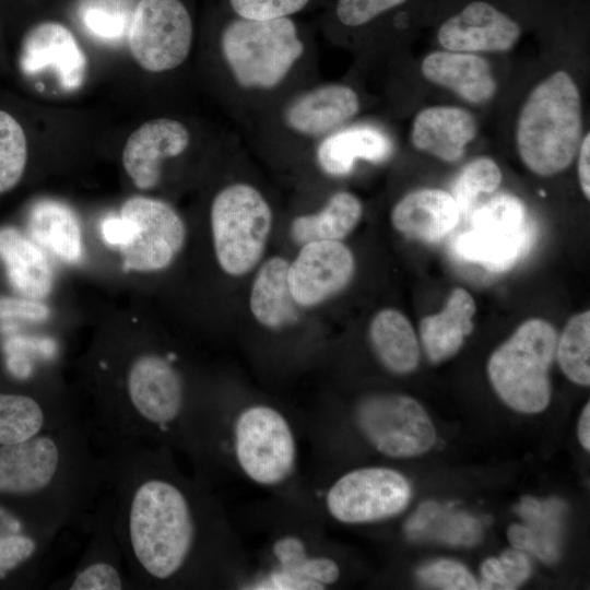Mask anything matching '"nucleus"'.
<instances>
[{
    "mask_svg": "<svg viewBox=\"0 0 590 590\" xmlns=\"http://www.w3.org/2000/svg\"><path fill=\"white\" fill-rule=\"evenodd\" d=\"M102 500L133 589L232 586L241 563L208 483L185 475L166 446L99 448Z\"/></svg>",
    "mask_w": 590,
    "mask_h": 590,
    "instance_id": "1",
    "label": "nucleus"
},
{
    "mask_svg": "<svg viewBox=\"0 0 590 590\" xmlns=\"http://www.w3.org/2000/svg\"><path fill=\"white\" fill-rule=\"evenodd\" d=\"M103 479L101 452L83 417L0 446V497L22 502L24 522L52 536L69 526L88 530Z\"/></svg>",
    "mask_w": 590,
    "mask_h": 590,
    "instance_id": "2",
    "label": "nucleus"
},
{
    "mask_svg": "<svg viewBox=\"0 0 590 590\" xmlns=\"http://www.w3.org/2000/svg\"><path fill=\"white\" fill-rule=\"evenodd\" d=\"M192 434L191 459L201 470V477L216 463H224L250 483L270 491H286L296 481V427L272 403L248 402L226 416L198 405Z\"/></svg>",
    "mask_w": 590,
    "mask_h": 590,
    "instance_id": "3",
    "label": "nucleus"
},
{
    "mask_svg": "<svg viewBox=\"0 0 590 590\" xmlns=\"http://www.w3.org/2000/svg\"><path fill=\"white\" fill-rule=\"evenodd\" d=\"M579 90L566 71L541 81L520 111L516 142L523 164L539 176H553L575 160L581 142Z\"/></svg>",
    "mask_w": 590,
    "mask_h": 590,
    "instance_id": "4",
    "label": "nucleus"
},
{
    "mask_svg": "<svg viewBox=\"0 0 590 590\" xmlns=\"http://www.w3.org/2000/svg\"><path fill=\"white\" fill-rule=\"evenodd\" d=\"M220 45L235 81L245 88L275 87L304 52L293 16L250 20L231 12L223 22Z\"/></svg>",
    "mask_w": 590,
    "mask_h": 590,
    "instance_id": "5",
    "label": "nucleus"
},
{
    "mask_svg": "<svg viewBox=\"0 0 590 590\" xmlns=\"http://www.w3.org/2000/svg\"><path fill=\"white\" fill-rule=\"evenodd\" d=\"M312 522L278 528L262 548L258 564L244 568L233 587L251 590H323L341 578L339 562L323 550Z\"/></svg>",
    "mask_w": 590,
    "mask_h": 590,
    "instance_id": "6",
    "label": "nucleus"
},
{
    "mask_svg": "<svg viewBox=\"0 0 590 590\" xmlns=\"http://www.w3.org/2000/svg\"><path fill=\"white\" fill-rule=\"evenodd\" d=\"M557 332L545 319L522 322L491 355L487 374L499 398L522 413H539L551 400L550 369Z\"/></svg>",
    "mask_w": 590,
    "mask_h": 590,
    "instance_id": "7",
    "label": "nucleus"
},
{
    "mask_svg": "<svg viewBox=\"0 0 590 590\" xmlns=\"http://www.w3.org/2000/svg\"><path fill=\"white\" fill-rule=\"evenodd\" d=\"M210 223L215 258L225 274L239 278L259 264L273 215L257 188L246 182L224 187L212 201Z\"/></svg>",
    "mask_w": 590,
    "mask_h": 590,
    "instance_id": "8",
    "label": "nucleus"
},
{
    "mask_svg": "<svg viewBox=\"0 0 590 590\" xmlns=\"http://www.w3.org/2000/svg\"><path fill=\"white\" fill-rule=\"evenodd\" d=\"M412 495L409 481L387 467L346 471L314 493V504L323 515L342 524H366L401 514Z\"/></svg>",
    "mask_w": 590,
    "mask_h": 590,
    "instance_id": "9",
    "label": "nucleus"
},
{
    "mask_svg": "<svg viewBox=\"0 0 590 590\" xmlns=\"http://www.w3.org/2000/svg\"><path fill=\"white\" fill-rule=\"evenodd\" d=\"M186 235L181 216L165 201L142 196L129 198L120 209L116 243L123 269L165 270L181 251Z\"/></svg>",
    "mask_w": 590,
    "mask_h": 590,
    "instance_id": "10",
    "label": "nucleus"
},
{
    "mask_svg": "<svg viewBox=\"0 0 590 590\" xmlns=\"http://www.w3.org/2000/svg\"><path fill=\"white\" fill-rule=\"evenodd\" d=\"M532 239L523 203L512 194L500 193L473 212L471 228L456 238L455 251L465 261L502 272L528 251Z\"/></svg>",
    "mask_w": 590,
    "mask_h": 590,
    "instance_id": "11",
    "label": "nucleus"
},
{
    "mask_svg": "<svg viewBox=\"0 0 590 590\" xmlns=\"http://www.w3.org/2000/svg\"><path fill=\"white\" fill-rule=\"evenodd\" d=\"M358 433L379 453L410 458L428 451L436 440L435 427L423 406L400 393L362 397L354 405Z\"/></svg>",
    "mask_w": 590,
    "mask_h": 590,
    "instance_id": "12",
    "label": "nucleus"
},
{
    "mask_svg": "<svg viewBox=\"0 0 590 590\" xmlns=\"http://www.w3.org/2000/svg\"><path fill=\"white\" fill-rule=\"evenodd\" d=\"M193 37L191 14L182 0H139L128 30L132 57L150 72L180 66Z\"/></svg>",
    "mask_w": 590,
    "mask_h": 590,
    "instance_id": "13",
    "label": "nucleus"
},
{
    "mask_svg": "<svg viewBox=\"0 0 590 590\" xmlns=\"http://www.w3.org/2000/svg\"><path fill=\"white\" fill-rule=\"evenodd\" d=\"M288 262L287 283L296 305L314 308L341 293L352 281L355 259L342 241L315 240L300 245Z\"/></svg>",
    "mask_w": 590,
    "mask_h": 590,
    "instance_id": "14",
    "label": "nucleus"
},
{
    "mask_svg": "<svg viewBox=\"0 0 590 590\" xmlns=\"http://www.w3.org/2000/svg\"><path fill=\"white\" fill-rule=\"evenodd\" d=\"M87 531L91 532V539L78 564L70 573L52 581L49 588L62 590L133 589L102 495Z\"/></svg>",
    "mask_w": 590,
    "mask_h": 590,
    "instance_id": "15",
    "label": "nucleus"
},
{
    "mask_svg": "<svg viewBox=\"0 0 590 590\" xmlns=\"http://www.w3.org/2000/svg\"><path fill=\"white\" fill-rule=\"evenodd\" d=\"M521 36L520 25L485 1H473L447 19L438 28L441 47L460 52H503L511 49Z\"/></svg>",
    "mask_w": 590,
    "mask_h": 590,
    "instance_id": "16",
    "label": "nucleus"
},
{
    "mask_svg": "<svg viewBox=\"0 0 590 590\" xmlns=\"http://www.w3.org/2000/svg\"><path fill=\"white\" fill-rule=\"evenodd\" d=\"M20 64L28 74L50 70L67 91L80 87L86 72L85 55L72 32L51 21L38 23L25 34Z\"/></svg>",
    "mask_w": 590,
    "mask_h": 590,
    "instance_id": "17",
    "label": "nucleus"
},
{
    "mask_svg": "<svg viewBox=\"0 0 590 590\" xmlns=\"http://www.w3.org/2000/svg\"><path fill=\"white\" fill-rule=\"evenodd\" d=\"M189 142V131L180 121L151 119L128 138L122 151V166L137 188H154L161 178L162 162L180 155Z\"/></svg>",
    "mask_w": 590,
    "mask_h": 590,
    "instance_id": "18",
    "label": "nucleus"
},
{
    "mask_svg": "<svg viewBox=\"0 0 590 590\" xmlns=\"http://www.w3.org/2000/svg\"><path fill=\"white\" fill-rule=\"evenodd\" d=\"M83 417L72 404L0 390V446L14 445Z\"/></svg>",
    "mask_w": 590,
    "mask_h": 590,
    "instance_id": "19",
    "label": "nucleus"
},
{
    "mask_svg": "<svg viewBox=\"0 0 590 590\" xmlns=\"http://www.w3.org/2000/svg\"><path fill=\"white\" fill-rule=\"evenodd\" d=\"M460 210L452 194L441 189H420L401 198L391 211L396 231L410 239L436 243L458 224Z\"/></svg>",
    "mask_w": 590,
    "mask_h": 590,
    "instance_id": "20",
    "label": "nucleus"
},
{
    "mask_svg": "<svg viewBox=\"0 0 590 590\" xmlns=\"http://www.w3.org/2000/svg\"><path fill=\"white\" fill-rule=\"evenodd\" d=\"M476 132L477 123L470 111L455 106H432L415 116L411 141L417 150L455 163Z\"/></svg>",
    "mask_w": 590,
    "mask_h": 590,
    "instance_id": "21",
    "label": "nucleus"
},
{
    "mask_svg": "<svg viewBox=\"0 0 590 590\" xmlns=\"http://www.w3.org/2000/svg\"><path fill=\"white\" fill-rule=\"evenodd\" d=\"M359 99L356 92L343 84H327L306 92L285 109L284 119L290 129L304 135L327 133L357 114Z\"/></svg>",
    "mask_w": 590,
    "mask_h": 590,
    "instance_id": "22",
    "label": "nucleus"
},
{
    "mask_svg": "<svg viewBox=\"0 0 590 590\" xmlns=\"http://www.w3.org/2000/svg\"><path fill=\"white\" fill-rule=\"evenodd\" d=\"M421 70L428 81L470 103L489 101L497 90L487 60L471 52L433 51L423 59Z\"/></svg>",
    "mask_w": 590,
    "mask_h": 590,
    "instance_id": "23",
    "label": "nucleus"
},
{
    "mask_svg": "<svg viewBox=\"0 0 590 590\" xmlns=\"http://www.w3.org/2000/svg\"><path fill=\"white\" fill-rule=\"evenodd\" d=\"M0 261L10 286L21 297L39 300L50 294V263L39 246L15 227H0Z\"/></svg>",
    "mask_w": 590,
    "mask_h": 590,
    "instance_id": "24",
    "label": "nucleus"
},
{
    "mask_svg": "<svg viewBox=\"0 0 590 590\" xmlns=\"http://www.w3.org/2000/svg\"><path fill=\"white\" fill-rule=\"evenodd\" d=\"M516 510L523 523L509 527L507 535L511 545L545 563L555 562L559 555L566 505L556 498L523 497Z\"/></svg>",
    "mask_w": 590,
    "mask_h": 590,
    "instance_id": "25",
    "label": "nucleus"
},
{
    "mask_svg": "<svg viewBox=\"0 0 590 590\" xmlns=\"http://www.w3.org/2000/svg\"><path fill=\"white\" fill-rule=\"evenodd\" d=\"M288 260L272 256L258 269L249 294V308L263 328L278 331L294 324L299 307L294 302L287 283Z\"/></svg>",
    "mask_w": 590,
    "mask_h": 590,
    "instance_id": "26",
    "label": "nucleus"
},
{
    "mask_svg": "<svg viewBox=\"0 0 590 590\" xmlns=\"http://www.w3.org/2000/svg\"><path fill=\"white\" fill-rule=\"evenodd\" d=\"M475 311L472 295L462 287H456L441 311L421 320V341L430 362L446 361L461 349L473 330Z\"/></svg>",
    "mask_w": 590,
    "mask_h": 590,
    "instance_id": "27",
    "label": "nucleus"
},
{
    "mask_svg": "<svg viewBox=\"0 0 590 590\" xmlns=\"http://www.w3.org/2000/svg\"><path fill=\"white\" fill-rule=\"evenodd\" d=\"M28 237L63 262L75 263L83 252L82 231L74 211L66 203L43 199L30 210Z\"/></svg>",
    "mask_w": 590,
    "mask_h": 590,
    "instance_id": "28",
    "label": "nucleus"
},
{
    "mask_svg": "<svg viewBox=\"0 0 590 590\" xmlns=\"http://www.w3.org/2000/svg\"><path fill=\"white\" fill-rule=\"evenodd\" d=\"M392 152L390 140L370 127L345 129L326 138L316 157L321 170L332 177L349 175L357 160L370 163L386 161Z\"/></svg>",
    "mask_w": 590,
    "mask_h": 590,
    "instance_id": "29",
    "label": "nucleus"
},
{
    "mask_svg": "<svg viewBox=\"0 0 590 590\" xmlns=\"http://www.w3.org/2000/svg\"><path fill=\"white\" fill-rule=\"evenodd\" d=\"M368 339L376 358L388 371L405 375L417 367V337L401 311L393 308L379 310L370 321Z\"/></svg>",
    "mask_w": 590,
    "mask_h": 590,
    "instance_id": "30",
    "label": "nucleus"
},
{
    "mask_svg": "<svg viewBox=\"0 0 590 590\" xmlns=\"http://www.w3.org/2000/svg\"><path fill=\"white\" fill-rule=\"evenodd\" d=\"M405 534L413 541H435L457 546H471L482 535L479 520L435 502L423 503L405 522Z\"/></svg>",
    "mask_w": 590,
    "mask_h": 590,
    "instance_id": "31",
    "label": "nucleus"
},
{
    "mask_svg": "<svg viewBox=\"0 0 590 590\" xmlns=\"http://www.w3.org/2000/svg\"><path fill=\"white\" fill-rule=\"evenodd\" d=\"M363 214L359 199L349 191L333 193L323 208L295 217L291 237L299 245L315 240L342 241L358 224Z\"/></svg>",
    "mask_w": 590,
    "mask_h": 590,
    "instance_id": "32",
    "label": "nucleus"
},
{
    "mask_svg": "<svg viewBox=\"0 0 590 590\" xmlns=\"http://www.w3.org/2000/svg\"><path fill=\"white\" fill-rule=\"evenodd\" d=\"M55 538L0 507V580L34 560L39 562Z\"/></svg>",
    "mask_w": 590,
    "mask_h": 590,
    "instance_id": "33",
    "label": "nucleus"
},
{
    "mask_svg": "<svg viewBox=\"0 0 590 590\" xmlns=\"http://www.w3.org/2000/svg\"><path fill=\"white\" fill-rule=\"evenodd\" d=\"M559 366L566 377L581 386L590 384V312L574 315L556 343Z\"/></svg>",
    "mask_w": 590,
    "mask_h": 590,
    "instance_id": "34",
    "label": "nucleus"
},
{
    "mask_svg": "<svg viewBox=\"0 0 590 590\" xmlns=\"http://www.w3.org/2000/svg\"><path fill=\"white\" fill-rule=\"evenodd\" d=\"M27 140L23 127L0 109V196L22 180L27 164Z\"/></svg>",
    "mask_w": 590,
    "mask_h": 590,
    "instance_id": "35",
    "label": "nucleus"
},
{
    "mask_svg": "<svg viewBox=\"0 0 590 590\" xmlns=\"http://www.w3.org/2000/svg\"><path fill=\"white\" fill-rule=\"evenodd\" d=\"M502 182V172L489 157H477L468 163L453 185L452 197L460 213H465L477 197L494 192Z\"/></svg>",
    "mask_w": 590,
    "mask_h": 590,
    "instance_id": "36",
    "label": "nucleus"
},
{
    "mask_svg": "<svg viewBox=\"0 0 590 590\" xmlns=\"http://www.w3.org/2000/svg\"><path fill=\"white\" fill-rule=\"evenodd\" d=\"M482 582L479 589L512 590L531 574L528 555L518 548L505 551L499 557L487 558L481 566Z\"/></svg>",
    "mask_w": 590,
    "mask_h": 590,
    "instance_id": "37",
    "label": "nucleus"
},
{
    "mask_svg": "<svg viewBox=\"0 0 590 590\" xmlns=\"http://www.w3.org/2000/svg\"><path fill=\"white\" fill-rule=\"evenodd\" d=\"M132 14L116 1L109 3V0H90L82 8L81 17L94 36L104 40H117L128 34Z\"/></svg>",
    "mask_w": 590,
    "mask_h": 590,
    "instance_id": "38",
    "label": "nucleus"
},
{
    "mask_svg": "<svg viewBox=\"0 0 590 590\" xmlns=\"http://www.w3.org/2000/svg\"><path fill=\"white\" fill-rule=\"evenodd\" d=\"M408 0H334L331 16L349 28L362 27L401 7Z\"/></svg>",
    "mask_w": 590,
    "mask_h": 590,
    "instance_id": "39",
    "label": "nucleus"
},
{
    "mask_svg": "<svg viewBox=\"0 0 590 590\" xmlns=\"http://www.w3.org/2000/svg\"><path fill=\"white\" fill-rule=\"evenodd\" d=\"M417 578L427 586L447 590H474L479 583L460 563L439 559L427 563L416 571Z\"/></svg>",
    "mask_w": 590,
    "mask_h": 590,
    "instance_id": "40",
    "label": "nucleus"
},
{
    "mask_svg": "<svg viewBox=\"0 0 590 590\" xmlns=\"http://www.w3.org/2000/svg\"><path fill=\"white\" fill-rule=\"evenodd\" d=\"M317 0H225L233 14L250 20L293 16Z\"/></svg>",
    "mask_w": 590,
    "mask_h": 590,
    "instance_id": "41",
    "label": "nucleus"
},
{
    "mask_svg": "<svg viewBox=\"0 0 590 590\" xmlns=\"http://www.w3.org/2000/svg\"><path fill=\"white\" fill-rule=\"evenodd\" d=\"M49 315V309L35 299L25 297H1L0 317H22L32 320H43Z\"/></svg>",
    "mask_w": 590,
    "mask_h": 590,
    "instance_id": "42",
    "label": "nucleus"
},
{
    "mask_svg": "<svg viewBox=\"0 0 590 590\" xmlns=\"http://www.w3.org/2000/svg\"><path fill=\"white\" fill-rule=\"evenodd\" d=\"M578 153V178L585 197L590 198V135L589 132L582 138Z\"/></svg>",
    "mask_w": 590,
    "mask_h": 590,
    "instance_id": "43",
    "label": "nucleus"
},
{
    "mask_svg": "<svg viewBox=\"0 0 590 590\" xmlns=\"http://www.w3.org/2000/svg\"><path fill=\"white\" fill-rule=\"evenodd\" d=\"M578 437L586 450L590 449V404L587 403L578 423Z\"/></svg>",
    "mask_w": 590,
    "mask_h": 590,
    "instance_id": "44",
    "label": "nucleus"
}]
</instances>
